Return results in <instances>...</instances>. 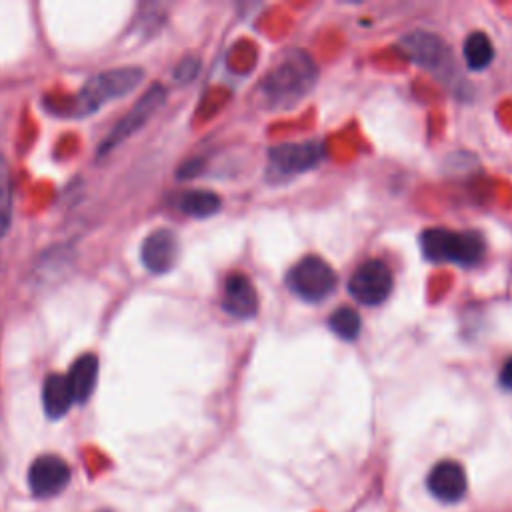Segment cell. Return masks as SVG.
Instances as JSON below:
<instances>
[{"mask_svg":"<svg viewBox=\"0 0 512 512\" xmlns=\"http://www.w3.org/2000/svg\"><path fill=\"white\" fill-rule=\"evenodd\" d=\"M220 196L210 190H190L180 198V210L194 218H208L220 210Z\"/></svg>","mask_w":512,"mask_h":512,"instance_id":"2e32d148","label":"cell"},{"mask_svg":"<svg viewBox=\"0 0 512 512\" xmlns=\"http://www.w3.org/2000/svg\"><path fill=\"white\" fill-rule=\"evenodd\" d=\"M166 100V88L162 84H152L130 108V112L110 130V134L102 140L98 154H106L108 150L116 148L118 144H122L126 138H130L136 130H140L150 118L152 114L164 104Z\"/></svg>","mask_w":512,"mask_h":512,"instance_id":"5b68a950","label":"cell"},{"mask_svg":"<svg viewBox=\"0 0 512 512\" xmlns=\"http://www.w3.org/2000/svg\"><path fill=\"white\" fill-rule=\"evenodd\" d=\"M400 50L418 66L426 70H442L450 62L448 46L442 38L430 34V32H410L402 38Z\"/></svg>","mask_w":512,"mask_h":512,"instance_id":"9c48e42d","label":"cell"},{"mask_svg":"<svg viewBox=\"0 0 512 512\" xmlns=\"http://www.w3.org/2000/svg\"><path fill=\"white\" fill-rule=\"evenodd\" d=\"M462 56L468 68L482 70L494 58V46L484 32H470L462 46Z\"/></svg>","mask_w":512,"mask_h":512,"instance_id":"9a60e30c","label":"cell"},{"mask_svg":"<svg viewBox=\"0 0 512 512\" xmlns=\"http://www.w3.org/2000/svg\"><path fill=\"white\" fill-rule=\"evenodd\" d=\"M12 222V180L6 160L0 156V238L8 232Z\"/></svg>","mask_w":512,"mask_h":512,"instance_id":"ac0fdd59","label":"cell"},{"mask_svg":"<svg viewBox=\"0 0 512 512\" xmlns=\"http://www.w3.org/2000/svg\"><path fill=\"white\" fill-rule=\"evenodd\" d=\"M316 76V64L304 50H288L260 82L264 106L270 110L292 108L310 92Z\"/></svg>","mask_w":512,"mask_h":512,"instance_id":"6da1fadb","label":"cell"},{"mask_svg":"<svg viewBox=\"0 0 512 512\" xmlns=\"http://www.w3.org/2000/svg\"><path fill=\"white\" fill-rule=\"evenodd\" d=\"M426 486L436 500L444 504H456L464 498L468 480H466L464 468L458 462L442 460L434 464V468L430 470L426 478Z\"/></svg>","mask_w":512,"mask_h":512,"instance_id":"30bf717a","label":"cell"},{"mask_svg":"<svg viewBox=\"0 0 512 512\" xmlns=\"http://www.w3.org/2000/svg\"><path fill=\"white\" fill-rule=\"evenodd\" d=\"M500 384L508 390H512V358L502 366L500 370Z\"/></svg>","mask_w":512,"mask_h":512,"instance_id":"ffe728a7","label":"cell"},{"mask_svg":"<svg viewBox=\"0 0 512 512\" xmlns=\"http://www.w3.org/2000/svg\"><path fill=\"white\" fill-rule=\"evenodd\" d=\"M324 148L318 142H286L270 150V168L276 174H300L320 164Z\"/></svg>","mask_w":512,"mask_h":512,"instance_id":"ba28073f","label":"cell"},{"mask_svg":"<svg viewBox=\"0 0 512 512\" xmlns=\"http://www.w3.org/2000/svg\"><path fill=\"white\" fill-rule=\"evenodd\" d=\"M422 254L432 262H454L462 266L476 264L484 254V238L478 232L428 228L420 234Z\"/></svg>","mask_w":512,"mask_h":512,"instance_id":"7a4b0ae2","label":"cell"},{"mask_svg":"<svg viewBox=\"0 0 512 512\" xmlns=\"http://www.w3.org/2000/svg\"><path fill=\"white\" fill-rule=\"evenodd\" d=\"M222 308L236 318H252L258 312L256 288L244 274L232 272L226 278Z\"/></svg>","mask_w":512,"mask_h":512,"instance_id":"7c38bea8","label":"cell"},{"mask_svg":"<svg viewBox=\"0 0 512 512\" xmlns=\"http://www.w3.org/2000/svg\"><path fill=\"white\" fill-rule=\"evenodd\" d=\"M290 290L306 302H320L336 288V272L320 256H304L288 272Z\"/></svg>","mask_w":512,"mask_h":512,"instance_id":"277c9868","label":"cell"},{"mask_svg":"<svg viewBox=\"0 0 512 512\" xmlns=\"http://www.w3.org/2000/svg\"><path fill=\"white\" fill-rule=\"evenodd\" d=\"M74 402V394L70 388V382L66 374H50L44 380L42 386V404L44 412L50 418H60L64 416Z\"/></svg>","mask_w":512,"mask_h":512,"instance_id":"4fadbf2b","label":"cell"},{"mask_svg":"<svg viewBox=\"0 0 512 512\" xmlns=\"http://www.w3.org/2000/svg\"><path fill=\"white\" fill-rule=\"evenodd\" d=\"M142 264L154 274H166L178 260V238L172 230L158 228L142 242Z\"/></svg>","mask_w":512,"mask_h":512,"instance_id":"8fae6325","label":"cell"},{"mask_svg":"<svg viewBox=\"0 0 512 512\" xmlns=\"http://www.w3.org/2000/svg\"><path fill=\"white\" fill-rule=\"evenodd\" d=\"M392 290V272L380 260L362 262L348 280V292L352 298L366 306L382 304Z\"/></svg>","mask_w":512,"mask_h":512,"instance_id":"8992f818","label":"cell"},{"mask_svg":"<svg viewBox=\"0 0 512 512\" xmlns=\"http://www.w3.org/2000/svg\"><path fill=\"white\" fill-rule=\"evenodd\" d=\"M70 482V466L56 454L38 456L28 468V486L36 498H50Z\"/></svg>","mask_w":512,"mask_h":512,"instance_id":"52a82bcc","label":"cell"},{"mask_svg":"<svg viewBox=\"0 0 512 512\" xmlns=\"http://www.w3.org/2000/svg\"><path fill=\"white\" fill-rule=\"evenodd\" d=\"M328 326L340 338L354 340L362 328V320L356 310L344 306V308H338L336 312H332V316L328 318Z\"/></svg>","mask_w":512,"mask_h":512,"instance_id":"e0dca14e","label":"cell"},{"mask_svg":"<svg viewBox=\"0 0 512 512\" xmlns=\"http://www.w3.org/2000/svg\"><path fill=\"white\" fill-rule=\"evenodd\" d=\"M198 68H200V64H198L196 58H184L178 64V68L174 70V78L178 82H190L198 74Z\"/></svg>","mask_w":512,"mask_h":512,"instance_id":"d6986e66","label":"cell"},{"mask_svg":"<svg viewBox=\"0 0 512 512\" xmlns=\"http://www.w3.org/2000/svg\"><path fill=\"white\" fill-rule=\"evenodd\" d=\"M72 394H74V402H86L90 398V394L94 392L96 386V378H98V358L94 354H84L80 356L70 372L66 374Z\"/></svg>","mask_w":512,"mask_h":512,"instance_id":"5bb4252c","label":"cell"},{"mask_svg":"<svg viewBox=\"0 0 512 512\" xmlns=\"http://www.w3.org/2000/svg\"><path fill=\"white\" fill-rule=\"evenodd\" d=\"M142 76H144V72L140 68L124 66V68L106 70V72L90 78V82L76 96L72 112L74 114H90V112L98 110L104 102L130 94L142 82Z\"/></svg>","mask_w":512,"mask_h":512,"instance_id":"3957f363","label":"cell"}]
</instances>
